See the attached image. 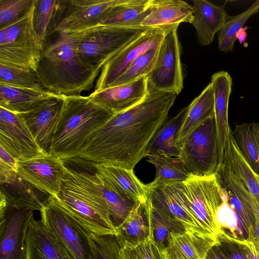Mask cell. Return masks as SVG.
Listing matches in <instances>:
<instances>
[{"label":"cell","instance_id":"6da1fadb","mask_svg":"<svg viewBox=\"0 0 259 259\" xmlns=\"http://www.w3.org/2000/svg\"><path fill=\"white\" fill-rule=\"evenodd\" d=\"M177 95L148 88L142 102L115 114L91 136L79 158L133 169L145 157L149 143L166 120Z\"/></svg>","mask_w":259,"mask_h":259},{"label":"cell","instance_id":"7a4b0ae2","mask_svg":"<svg viewBox=\"0 0 259 259\" xmlns=\"http://www.w3.org/2000/svg\"><path fill=\"white\" fill-rule=\"evenodd\" d=\"M58 36L41 53L36 74L43 88L58 95L79 96L94 87L99 73L80 59L74 35Z\"/></svg>","mask_w":259,"mask_h":259},{"label":"cell","instance_id":"3957f363","mask_svg":"<svg viewBox=\"0 0 259 259\" xmlns=\"http://www.w3.org/2000/svg\"><path fill=\"white\" fill-rule=\"evenodd\" d=\"M115 114L89 96H64L50 153L63 160L79 158L91 136Z\"/></svg>","mask_w":259,"mask_h":259},{"label":"cell","instance_id":"277c9868","mask_svg":"<svg viewBox=\"0 0 259 259\" xmlns=\"http://www.w3.org/2000/svg\"><path fill=\"white\" fill-rule=\"evenodd\" d=\"M56 198L68 214L89 232L97 235H117L93 174L67 168Z\"/></svg>","mask_w":259,"mask_h":259},{"label":"cell","instance_id":"5b68a950","mask_svg":"<svg viewBox=\"0 0 259 259\" xmlns=\"http://www.w3.org/2000/svg\"><path fill=\"white\" fill-rule=\"evenodd\" d=\"M149 28L98 24L71 33L74 35L80 59L90 67L100 72L112 57Z\"/></svg>","mask_w":259,"mask_h":259},{"label":"cell","instance_id":"8992f818","mask_svg":"<svg viewBox=\"0 0 259 259\" xmlns=\"http://www.w3.org/2000/svg\"><path fill=\"white\" fill-rule=\"evenodd\" d=\"M36 1L23 16L0 28V63L36 72L43 49L34 29Z\"/></svg>","mask_w":259,"mask_h":259},{"label":"cell","instance_id":"52a82bcc","mask_svg":"<svg viewBox=\"0 0 259 259\" xmlns=\"http://www.w3.org/2000/svg\"><path fill=\"white\" fill-rule=\"evenodd\" d=\"M178 158L190 175H214L220 166L214 116L204 120L178 145Z\"/></svg>","mask_w":259,"mask_h":259},{"label":"cell","instance_id":"ba28073f","mask_svg":"<svg viewBox=\"0 0 259 259\" xmlns=\"http://www.w3.org/2000/svg\"><path fill=\"white\" fill-rule=\"evenodd\" d=\"M183 184L199 224L207 232L217 236L223 230L218 215L224 200L215 175L205 177L190 175Z\"/></svg>","mask_w":259,"mask_h":259},{"label":"cell","instance_id":"9c48e42d","mask_svg":"<svg viewBox=\"0 0 259 259\" xmlns=\"http://www.w3.org/2000/svg\"><path fill=\"white\" fill-rule=\"evenodd\" d=\"M41 221L61 240L75 259H94L87 230L50 195L40 210Z\"/></svg>","mask_w":259,"mask_h":259},{"label":"cell","instance_id":"30bf717a","mask_svg":"<svg viewBox=\"0 0 259 259\" xmlns=\"http://www.w3.org/2000/svg\"><path fill=\"white\" fill-rule=\"evenodd\" d=\"M178 27L169 30L159 45L154 67L147 76L148 88L179 95L183 88L181 45Z\"/></svg>","mask_w":259,"mask_h":259},{"label":"cell","instance_id":"8fae6325","mask_svg":"<svg viewBox=\"0 0 259 259\" xmlns=\"http://www.w3.org/2000/svg\"><path fill=\"white\" fill-rule=\"evenodd\" d=\"M171 29L149 28L124 47L102 67L94 91L110 87L140 55L158 46Z\"/></svg>","mask_w":259,"mask_h":259},{"label":"cell","instance_id":"7c38bea8","mask_svg":"<svg viewBox=\"0 0 259 259\" xmlns=\"http://www.w3.org/2000/svg\"><path fill=\"white\" fill-rule=\"evenodd\" d=\"M33 214L8 204L0 208V259H27L26 232Z\"/></svg>","mask_w":259,"mask_h":259},{"label":"cell","instance_id":"4fadbf2b","mask_svg":"<svg viewBox=\"0 0 259 259\" xmlns=\"http://www.w3.org/2000/svg\"><path fill=\"white\" fill-rule=\"evenodd\" d=\"M67 168L63 160L45 153L18 161L17 174L36 189L57 197Z\"/></svg>","mask_w":259,"mask_h":259},{"label":"cell","instance_id":"5bb4252c","mask_svg":"<svg viewBox=\"0 0 259 259\" xmlns=\"http://www.w3.org/2000/svg\"><path fill=\"white\" fill-rule=\"evenodd\" d=\"M0 146L18 161L45 152L18 113L0 107Z\"/></svg>","mask_w":259,"mask_h":259},{"label":"cell","instance_id":"9a60e30c","mask_svg":"<svg viewBox=\"0 0 259 259\" xmlns=\"http://www.w3.org/2000/svg\"><path fill=\"white\" fill-rule=\"evenodd\" d=\"M147 187L148 198L152 203L180 221L187 231L199 234H210L195 217L184 192L183 182L170 183L153 188Z\"/></svg>","mask_w":259,"mask_h":259},{"label":"cell","instance_id":"2e32d148","mask_svg":"<svg viewBox=\"0 0 259 259\" xmlns=\"http://www.w3.org/2000/svg\"><path fill=\"white\" fill-rule=\"evenodd\" d=\"M64 96L57 95L34 109L18 113L40 148L50 153Z\"/></svg>","mask_w":259,"mask_h":259},{"label":"cell","instance_id":"e0dca14e","mask_svg":"<svg viewBox=\"0 0 259 259\" xmlns=\"http://www.w3.org/2000/svg\"><path fill=\"white\" fill-rule=\"evenodd\" d=\"M119 0H71L54 32L74 33L100 24Z\"/></svg>","mask_w":259,"mask_h":259},{"label":"cell","instance_id":"ac0fdd59","mask_svg":"<svg viewBox=\"0 0 259 259\" xmlns=\"http://www.w3.org/2000/svg\"><path fill=\"white\" fill-rule=\"evenodd\" d=\"M215 175L222 193L226 196V200H223L239 217L246 229L247 236L252 233L255 225L254 198L224 163L221 164Z\"/></svg>","mask_w":259,"mask_h":259},{"label":"cell","instance_id":"d6986e66","mask_svg":"<svg viewBox=\"0 0 259 259\" xmlns=\"http://www.w3.org/2000/svg\"><path fill=\"white\" fill-rule=\"evenodd\" d=\"M148 93L147 76L132 82L93 92L92 100L114 114L126 111L142 102Z\"/></svg>","mask_w":259,"mask_h":259},{"label":"cell","instance_id":"ffe728a7","mask_svg":"<svg viewBox=\"0 0 259 259\" xmlns=\"http://www.w3.org/2000/svg\"><path fill=\"white\" fill-rule=\"evenodd\" d=\"M27 259H75L61 240L33 217L26 236Z\"/></svg>","mask_w":259,"mask_h":259},{"label":"cell","instance_id":"44dd1931","mask_svg":"<svg viewBox=\"0 0 259 259\" xmlns=\"http://www.w3.org/2000/svg\"><path fill=\"white\" fill-rule=\"evenodd\" d=\"M210 82L214 93V118L221 164L232 131L228 122V104L232 92V78L227 71H220L212 74Z\"/></svg>","mask_w":259,"mask_h":259},{"label":"cell","instance_id":"7402d4cb","mask_svg":"<svg viewBox=\"0 0 259 259\" xmlns=\"http://www.w3.org/2000/svg\"><path fill=\"white\" fill-rule=\"evenodd\" d=\"M192 6L181 0H151L149 14L141 26L149 28L171 29L182 22L191 23Z\"/></svg>","mask_w":259,"mask_h":259},{"label":"cell","instance_id":"603a6c76","mask_svg":"<svg viewBox=\"0 0 259 259\" xmlns=\"http://www.w3.org/2000/svg\"><path fill=\"white\" fill-rule=\"evenodd\" d=\"M194 27L199 44L202 46L210 45L215 34L223 27L228 16L225 6H219L206 0H193Z\"/></svg>","mask_w":259,"mask_h":259},{"label":"cell","instance_id":"cb8c5ba5","mask_svg":"<svg viewBox=\"0 0 259 259\" xmlns=\"http://www.w3.org/2000/svg\"><path fill=\"white\" fill-rule=\"evenodd\" d=\"M218 243L217 236L210 234L170 233L165 252L167 259H205L210 248Z\"/></svg>","mask_w":259,"mask_h":259},{"label":"cell","instance_id":"d4e9b609","mask_svg":"<svg viewBox=\"0 0 259 259\" xmlns=\"http://www.w3.org/2000/svg\"><path fill=\"white\" fill-rule=\"evenodd\" d=\"M56 95L45 89L36 90L0 84V107L15 113H25Z\"/></svg>","mask_w":259,"mask_h":259},{"label":"cell","instance_id":"484cf974","mask_svg":"<svg viewBox=\"0 0 259 259\" xmlns=\"http://www.w3.org/2000/svg\"><path fill=\"white\" fill-rule=\"evenodd\" d=\"M93 164L97 171L109 179L125 196L136 202H146L149 195L147 185L136 176L133 169L107 164Z\"/></svg>","mask_w":259,"mask_h":259},{"label":"cell","instance_id":"4316f807","mask_svg":"<svg viewBox=\"0 0 259 259\" xmlns=\"http://www.w3.org/2000/svg\"><path fill=\"white\" fill-rule=\"evenodd\" d=\"M151 0H119L100 24L116 27H136L150 13Z\"/></svg>","mask_w":259,"mask_h":259},{"label":"cell","instance_id":"83f0119b","mask_svg":"<svg viewBox=\"0 0 259 259\" xmlns=\"http://www.w3.org/2000/svg\"><path fill=\"white\" fill-rule=\"evenodd\" d=\"M188 109L183 108L175 116L166 120L149 143L146 155L178 157L179 151L176 140Z\"/></svg>","mask_w":259,"mask_h":259},{"label":"cell","instance_id":"f1b7e54d","mask_svg":"<svg viewBox=\"0 0 259 259\" xmlns=\"http://www.w3.org/2000/svg\"><path fill=\"white\" fill-rule=\"evenodd\" d=\"M93 176L108 208L112 223L117 229L138 202L123 195L104 175L96 171Z\"/></svg>","mask_w":259,"mask_h":259},{"label":"cell","instance_id":"f546056e","mask_svg":"<svg viewBox=\"0 0 259 259\" xmlns=\"http://www.w3.org/2000/svg\"><path fill=\"white\" fill-rule=\"evenodd\" d=\"M214 116V93L210 82L188 106L177 136V145L207 118Z\"/></svg>","mask_w":259,"mask_h":259},{"label":"cell","instance_id":"4dcf8cb0","mask_svg":"<svg viewBox=\"0 0 259 259\" xmlns=\"http://www.w3.org/2000/svg\"><path fill=\"white\" fill-rule=\"evenodd\" d=\"M146 203L138 202L123 222L117 228V240L124 243L136 244L146 240L151 232L149 216Z\"/></svg>","mask_w":259,"mask_h":259},{"label":"cell","instance_id":"1f68e13d","mask_svg":"<svg viewBox=\"0 0 259 259\" xmlns=\"http://www.w3.org/2000/svg\"><path fill=\"white\" fill-rule=\"evenodd\" d=\"M223 162L228 167L259 206V180L237 148L231 135L227 143Z\"/></svg>","mask_w":259,"mask_h":259},{"label":"cell","instance_id":"d6a6232c","mask_svg":"<svg viewBox=\"0 0 259 259\" xmlns=\"http://www.w3.org/2000/svg\"><path fill=\"white\" fill-rule=\"evenodd\" d=\"M145 204L149 216L153 239L158 247L165 251L170 233L182 234L187 231L180 221L164 210L154 206L148 198Z\"/></svg>","mask_w":259,"mask_h":259},{"label":"cell","instance_id":"836d02e7","mask_svg":"<svg viewBox=\"0 0 259 259\" xmlns=\"http://www.w3.org/2000/svg\"><path fill=\"white\" fill-rule=\"evenodd\" d=\"M33 185L19 175L10 183L1 184V191L7 204L18 208L40 211L47 199L36 194Z\"/></svg>","mask_w":259,"mask_h":259},{"label":"cell","instance_id":"e575fe53","mask_svg":"<svg viewBox=\"0 0 259 259\" xmlns=\"http://www.w3.org/2000/svg\"><path fill=\"white\" fill-rule=\"evenodd\" d=\"M145 157L156 169L153 181L147 184L149 187H156L170 183L183 182L190 176L178 157L149 154Z\"/></svg>","mask_w":259,"mask_h":259},{"label":"cell","instance_id":"d590c367","mask_svg":"<svg viewBox=\"0 0 259 259\" xmlns=\"http://www.w3.org/2000/svg\"><path fill=\"white\" fill-rule=\"evenodd\" d=\"M231 135L242 157L254 172L259 176V147L251 124H236Z\"/></svg>","mask_w":259,"mask_h":259},{"label":"cell","instance_id":"8d00e7d4","mask_svg":"<svg viewBox=\"0 0 259 259\" xmlns=\"http://www.w3.org/2000/svg\"><path fill=\"white\" fill-rule=\"evenodd\" d=\"M259 12V0L248 9L235 16H228L223 27L218 32V49L225 53L232 52L236 39V34L247 21Z\"/></svg>","mask_w":259,"mask_h":259},{"label":"cell","instance_id":"74e56055","mask_svg":"<svg viewBox=\"0 0 259 259\" xmlns=\"http://www.w3.org/2000/svg\"><path fill=\"white\" fill-rule=\"evenodd\" d=\"M159 45L140 55L110 87L127 84L148 76L154 67Z\"/></svg>","mask_w":259,"mask_h":259},{"label":"cell","instance_id":"f35d334b","mask_svg":"<svg viewBox=\"0 0 259 259\" xmlns=\"http://www.w3.org/2000/svg\"><path fill=\"white\" fill-rule=\"evenodd\" d=\"M0 84L36 90L45 89L34 71L2 63H0Z\"/></svg>","mask_w":259,"mask_h":259},{"label":"cell","instance_id":"ab89813d","mask_svg":"<svg viewBox=\"0 0 259 259\" xmlns=\"http://www.w3.org/2000/svg\"><path fill=\"white\" fill-rule=\"evenodd\" d=\"M121 259H167L165 251L154 241L151 229L148 238L136 244L124 243L120 246Z\"/></svg>","mask_w":259,"mask_h":259},{"label":"cell","instance_id":"60d3db41","mask_svg":"<svg viewBox=\"0 0 259 259\" xmlns=\"http://www.w3.org/2000/svg\"><path fill=\"white\" fill-rule=\"evenodd\" d=\"M87 234L94 259H121L115 235H97L88 230Z\"/></svg>","mask_w":259,"mask_h":259},{"label":"cell","instance_id":"b9f144b4","mask_svg":"<svg viewBox=\"0 0 259 259\" xmlns=\"http://www.w3.org/2000/svg\"><path fill=\"white\" fill-rule=\"evenodd\" d=\"M59 2L54 0L36 1L34 25L37 40L42 48L49 23Z\"/></svg>","mask_w":259,"mask_h":259},{"label":"cell","instance_id":"7bdbcfd3","mask_svg":"<svg viewBox=\"0 0 259 259\" xmlns=\"http://www.w3.org/2000/svg\"><path fill=\"white\" fill-rule=\"evenodd\" d=\"M34 0H0V28L23 16Z\"/></svg>","mask_w":259,"mask_h":259},{"label":"cell","instance_id":"ee69618b","mask_svg":"<svg viewBox=\"0 0 259 259\" xmlns=\"http://www.w3.org/2000/svg\"><path fill=\"white\" fill-rule=\"evenodd\" d=\"M217 237L226 259H249L240 239L231 236L223 229Z\"/></svg>","mask_w":259,"mask_h":259},{"label":"cell","instance_id":"f6af8a7d","mask_svg":"<svg viewBox=\"0 0 259 259\" xmlns=\"http://www.w3.org/2000/svg\"><path fill=\"white\" fill-rule=\"evenodd\" d=\"M253 208L255 218L254 228L252 233L248 235L246 239L253 241L259 248V206L254 199Z\"/></svg>","mask_w":259,"mask_h":259},{"label":"cell","instance_id":"bcb514c9","mask_svg":"<svg viewBox=\"0 0 259 259\" xmlns=\"http://www.w3.org/2000/svg\"><path fill=\"white\" fill-rule=\"evenodd\" d=\"M249 259H259V248L252 241L240 239Z\"/></svg>","mask_w":259,"mask_h":259},{"label":"cell","instance_id":"7dc6e473","mask_svg":"<svg viewBox=\"0 0 259 259\" xmlns=\"http://www.w3.org/2000/svg\"><path fill=\"white\" fill-rule=\"evenodd\" d=\"M0 147V161L12 167L17 172L18 161L2 147Z\"/></svg>","mask_w":259,"mask_h":259},{"label":"cell","instance_id":"c3c4849f","mask_svg":"<svg viewBox=\"0 0 259 259\" xmlns=\"http://www.w3.org/2000/svg\"><path fill=\"white\" fill-rule=\"evenodd\" d=\"M205 259H226V258L218 243L210 248Z\"/></svg>","mask_w":259,"mask_h":259},{"label":"cell","instance_id":"681fc988","mask_svg":"<svg viewBox=\"0 0 259 259\" xmlns=\"http://www.w3.org/2000/svg\"><path fill=\"white\" fill-rule=\"evenodd\" d=\"M248 29L247 26L241 28L236 33V39H238L240 44H244L247 39L246 30Z\"/></svg>","mask_w":259,"mask_h":259},{"label":"cell","instance_id":"f907efd6","mask_svg":"<svg viewBox=\"0 0 259 259\" xmlns=\"http://www.w3.org/2000/svg\"><path fill=\"white\" fill-rule=\"evenodd\" d=\"M251 124L252 130L257 141L259 147V123L252 122Z\"/></svg>","mask_w":259,"mask_h":259},{"label":"cell","instance_id":"816d5d0a","mask_svg":"<svg viewBox=\"0 0 259 259\" xmlns=\"http://www.w3.org/2000/svg\"><path fill=\"white\" fill-rule=\"evenodd\" d=\"M257 177L258 179L259 180V176L257 175Z\"/></svg>","mask_w":259,"mask_h":259}]
</instances>
